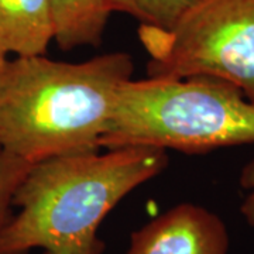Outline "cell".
<instances>
[{
	"mask_svg": "<svg viewBox=\"0 0 254 254\" xmlns=\"http://www.w3.org/2000/svg\"><path fill=\"white\" fill-rule=\"evenodd\" d=\"M229 246L220 216L182 202L134 230L125 254H229Z\"/></svg>",
	"mask_w": 254,
	"mask_h": 254,
	"instance_id": "cell-5",
	"label": "cell"
},
{
	"mask_svg": "<svg viewBox=\"0 0 254 254\" xmlns=\"http://www.w3.org/2000/svg\"><path fill=\"white\" fill-rule=\"evenodd\" d=\"M239 181L242 190H245V196L240 205V213L247 225L254 227V158L243 167Z\"/></svg>",
	"mask_w": 254,
	"mask_h": 254,
	"instance_id": "cell-10",
	"label": "cell"
},
{
	"mask_svg": "<svg viewBox=\"0 0 254 254\" xmlns=\"http://www.w3.org/2000/svg\"><path fill=\"white\" fill-rule=\"evenodd\" d=\"M33 164L10 154L0 147V237L13 216V200L20 184Z\"/></svg>",
	"mask_w": 254,
	"mask_h": 254,
	"instance_id": "cell-9",
	"label": "cell"
},
{
	"mask_svg": "<svg viewBox=\"0 0 254 254\" xmlns=\"http://www.w3.org/2000/svg\"><path fill=\"white\" fill-rule=\"evenodd\" d=\"M254 144V103L210 76L128 79L102 148L153 147L184 154Z\"/></svg>",
	"mask_w": 254,
	"mask_h": 254,
	"instance_id": "cell-3",
	"label": "cell"
},
{
	"mask_svg": "<svg viewBox=\"0 0 254 254\" xmlns=\"http://www.w3.org/2000/svg\"><path fill=\"white\" fill-rule=\"evenodd\" d=\"M7 63V60H6V54L0 50V72H1V69H3V66H4V64Z\"/></svg>",
	"mask_w": 254,
	"mask_h": 254,
	"instance_id": "cell-11",
	"label": "cell"
},
{
	"mask_svg": "<svg viewBox=\"0 0 254 254\" xmlns=\"http://www.w3.org/2000/svg\"><path fill=\"white\" fill-rule=\"evenodd\" d=\"M196 0H110L112 11L136 18L140 26L170 28Z\"/></svg>",
	"mask_w": 254,
	"mask_h": 254,
	"instance_id": "cell-8",
	"label": "cell"
},
{
	"mask_svg": "<svg viewBox=\"0 0 254 254\" xmlns=\"http://www.w3.org/2000/svg\"><path fill=\"white\" fill-rule=\"evenodd\" d=\"M133 71V58L120 51L82 63L7 60L0 72V147L30 164L99 150Z\"/></svg>",
	"mask_w": 254,
	"mask_h": 254,
	"instance_id": "cell-2",
	"label": "cell"
},
{
	"mask_svg": "<svg viewBox=\"0 0 254 254\" xmlns=\"http://www.w3.org/2000/svg\"><path fill=\"white\" fill-rule=\"evenodd\" d=\"M148 76H210L254 103V0H196L170 28L140 26Z\"/></svg>",
	"mask_w": 254,
	"mask_h": 254,
	"instance_id": "cell-4",
	"label": "cell"
},
{
	"mask_svg": "<svg viewBox=\"0 0 254 254\" xmlns=\"http://www.w3.org/2000/svg\"><path fill=\"white\" fill-rule=\"evenodd\" d=\"M60 155L33 164L0 237V254H102L100 223L128 193L168 165L167 151L119 147Z\"/></svg>",
	"mask_w": 254,
	"mask_h": 254,
	"instance_id": "cell-1",
	"label": "cell"
},
{
	"mask_svg": "<svg viewBox=\"0 0 254 254\" xmlns=\"http://www.w3.org/2000/svg\"><path fill=\"white\" fill-rule=\"evenodd\" d=\"M54 40L50 0H0V50L4 54L46 55Z\"/></svg>",
	"mask_w": 254,
	"mask_h": 254,
	"instance_id": "cell-6",
	"label": "cell"
},
{
	"mask_svg": "<svg viewBox=\"0 0 254 254\" xmlns=\"http://www.w3.org/2000/svg\"><path fill=\"white\" fill-rule=\"evenodd\" d=\"M55 43L64 51L96 47L102 41L110 14V0H50Z\"/></svg>",
	"mask_w": 254,
	"mask_h": 254,
	"instance_id": "cell-7",
	"label": "cell"
}]
</instances>
